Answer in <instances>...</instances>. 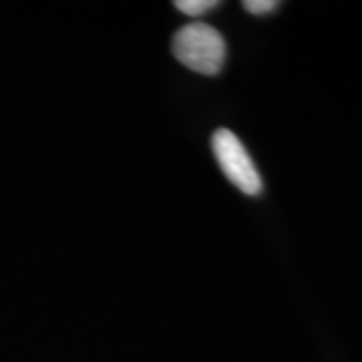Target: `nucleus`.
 Here are the masks:
<instances>
[{
	"label": "nucleus",
	"mask_w": 362,
	"mask_h": 362,
	"mask_svg": "<svg viewBox=\"0 0 362 362\" xmlns=\"http://www.w3.org/2000/svg\"><path fill=\"white\" fill-rule=\"evenodd\" d=\"M242 6H244L250 14L262 16V14L274 13V11L280 6V2H276V0H246Z\"/></svg>",
	"instance_id": "nucleus-4"
},
{
	"label": "nucleus",
	"mask_w": 362,
	"mask_h": 362,
	"mask_svg": "<svg viewBox=\"0 0 362 362\" xmlns=\"http://www.w3.org/2000/svg\"><path fill=\"white\" fill-rule=\"evenodd\" d=\"M181 14H187V16H202V14L209 13L211 8H218L220 2L218 0H177L173 4Z\"/></svg>",
	"instance_id": "nucleus-3"
},
{
	"label": "nucleus",
	"mask_w": 362,
	"mask_h": 362,
	"mask_svg": "<svg viewBox=\"0 0 362 362\" xmlns=\"http://www.w3.org/2000/svg\"><path fill=\"white\" fill-rule=\"evenodd\" d=\"M211 149H214V156L218 159L223 175L232 181L240 192L252 195V197L262 194L264 183L259 177L258 168L235 133H232L230 129L216 131L211 135Z\"/></svg>",
	"instance_id": "nucleus-2"
},
{
	"label": "nucleus",
	"mask_w": 362,
	"mask_h": 362,
	"mask_svg": "<svg viewBox=\"0 0 362 362\" xmlns=\"http://www.w3.org/2000/svg\"><path fill=\"white\" fill-rule=\"evenodd\" d=\"M173 57L181 65L202 75H218L223 63L228 47L218 28L206 23H189L181 26L171 40Z\"/></svg>",
	"instance_id": "nucleus-1"
}]
</instances>
